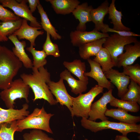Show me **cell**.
<instances>
[{"label": "cell", "instance_id": "cell-1", "mask_svg": "<svg viewBox=\"0 0 140 140\" xmlns=\"http://www.w3.org/2000/svg\"><path fill=\"white\" fill-rule=\"evenodd\" d=\"M32 69V74L23 73L20 75V77L32 89L34 95L33 101L43 99L51 105H55L57 103L56 100L54 99L47 84L51 80L50 73L44 66L38 69Z\"/></svg>", "mask_w": 140, "mask_h": 140}, {"label": "cell", "instance_id": "cell-2", "mask_svg": "<svg viewBox=\"0 0 140 140\" xmlns=\"http://www.w3.org/2000/svg\"><path fill=\"white\" fill-rule=\"evenodd\" d=\"M23 64L7 47L0 45V89L9 88Z\"/></svg>", "mask_w": 140, "mask_h": 140}, {"label": "cell", "instance_id": "cell-3", "mask_svg": "<svg viewBox=\"0 0 140 140\" xmlns=\"http://www.w3.org/2000/svg\"><path fill=\"white\" fill-rule=\"evenodd\" d=\"M54 114L48 113L43 107L35 108L33 112L23 119L17 120V131L27 129H38L53 134L50 125V121Z\"/></svg>", "mask_w": 140, "mask_h": 140}, {"label": "cell", "instance_id": "cell-4", "mask_svg": "<svg viewBox=\"0 0 140 140\" xmlns=\"http://www.w3.org/2000/svg\"><path fill=\"white\" fill-rule=\"evenodd\" d=\"M81 126L85 129L96 133L103 130L111 129L118 131L123 135L127 136L131 132L140 133V124H131L121 122H117L106 120L99 122L82 118Z\"/></svg>", "mask_w": 140, "mask_h": 140}, {"label": "cell", "instance_id": "cell-5", "mask_svg": "<svg viewBox=\"0 0 140 140\" xmlns=\"http://www.w3.org/2000/svg\"><path fill=\"white\" fill-rule=\"evenodd\" d=\"M103 88L96 85L87 93L73 97L72 106V117L76 116L88 119L92 103L95 98L102 93Z\"/></svg>", "mask_w": 140, "mask_h": 140}, {"label": "cell", "instance_id": "cell-6", "mask_svg": "<svg viewBox=\"0 0 140 140\" xmlns=\"http://www.w3.org/2000/svg\"><path fill=\"white\" fill-rule=\"evenodd\" d=\"M30 88L21 78L13 81L10 87L0 92V97L8 109L14 108L16 99L24 98L27 103L29 102V95Z\"/></svg>", "mask_w": 140, "mask_h": 140}, {"label": "cell", "instance_id": "cell-7", "mask_svg": "<svg viewBox=\"0 0 140 140\" xmlns=\"http://www.w3.org/2000/svg\"><path fill=\"white\" fill-rule=\"evenodd\" d=\"M137 41L136 37L122 36L114 33L106 38L103 47L109 51L113 62L116 66L118 57L123 53L125 46Z\"/></svg>", "mask_w": 140, "mask_h": 140}, {"label": "cell", "instance_id": "cell-8", "mask_svg": "<svg viewBox=\"0 0 140 140\" xmlns=\"http://www.w3.org/2000/svg\"><path fill=\"white\" fill-rule=\"evenodd\" d=\"M27 2L26 0H0V3L3 7L11 9L16 16L30 21V26L42 28L40 23L30 11Z\"/></svg>", "mask_w": 140, "mask_h": 140}, {"label": "cell", "instance_id": "cell-9", "mask_svg": "<svg viewBox=\"0 0 140 140\" xmlns=\"http://www.w3.org/2000/svg\"><path fill=\"white\" fill-rule=\"evenodd\" d=\"M113 89L104 93L98 100L92 104L89 114L88 119L95 121L97 119L102 121L108 120V118L105 115L107 109V105L115 98L112 94Z\"/></svg>", "mask_w": 140, "mask_h": 140}, {"label": "cell", "instance_id": "cell-10", "mask_svg": "<svg viewBox=\"0 0 140 140\" xmlns=\"http://www.w3.org/2000/svg\"><path fill=\"white\" fill-rule=\"evenodd\" d=\"M63 80L61 78L57 82L51 80L47 84L51 93L56 98L57 103L66 106L71 114L73 97L68 93Z\"/></svg>", "mask_w": 140, "mask_h": 140}, {"label": "cell", "instance_id": "cell-11", "mask_svg": "<svg viewBox=\"0 0 140 140\" xmlns=\"http://www.w3.org/2000/svg\"><path fill=\"white\" fill-rule=\"evenodd\" d=\"M109 36L107 33L101 32L94 29L90 31H82L76 30L71 31L70 34L71 42L72 45L79 47L92 41L108 37Z\"/></svg>", "mask_w": 140, "mask_h": 140}, {"label": "cell", "instance_id": "cell-12", "mask_svg": "<svg viewBox=\"0 0 140 140\" xmlns=\"http://www.w3.org/2000/svg\"><path fill=\"white\" fill-rule=\"evenodd\" d=\"M104 73L107 78L109 79L110 82L116 87L118 96L121 98L128 90L130 80L129 76L113 68Z\"/></svg>", "mask_w": 140, "mask_h": 140}, {"label": "cell", "instance_id": "cell-13", "mask_svg": "<svg viewBox=\"0 0 140 140\" xmlns=\"http://www.w3.org/2000/svg\"><path fill=\"white\" fill-rule=\"evenodd\" d=\"M134 43L125 45L124 48L125 52L118 57L116 66L118 68L132 65L140 57V42L138 40Z\"/></svg>", "mask_w": 140, "mask_h": 140}, {"label": "cell", "instance_id": "cell-14", "mask_svg": "<svg viewBox=\"0 0 140 140\" xmlns=\"http://www.w3.org/2000/svg\"><path fill=\"white\" fill-rule=\"evenodd\" d=\"M41 28L29 25L27 21L23 19L20 27L13 34L16 36L19 40L25 39L29 40L30 43V45L34 47L36 45L35 41L36 38L44 33L43 30H38Z\"/></svg>", "mask_w": 140, "mask_h": 140}, {"label": "cell", "instance_id": "cell-15", "mask_svg": "<svg viewBox=\"0 0 140 140\" xmlns=\"http://www.w3.org/2000/svg\"><path fill=\"white\" fill-rule=\"evenodd\" d=\"M87 61L91 69L89 72H85L84 76L93 78L97 82V85L103 88H107L108 90L113 89L114 87L106 77L100 65L90 58Z\"/></svg>", "mask_w": 140, "mask_h": 140}, {"label": "cell", "instance_id": "cell-16", "mask_svg": "<svg viewBox=\"0 0 140 140\" xmlns=\"http://www.w3.org/2000/svg\"><path fill=\"white\" fill-rule=\"evenodd\" d=\"M8 38L14 45L12 51L15 55L22 62L25 68L32 69L33 67L32 62L25 50L26 46V41H19L17 36L13 34L9 36Z\"/></svg>", "mask_w": 140, "mask_h": 140}, {"label": "cell", "instance_id": "cell-17", "mask_svg": "<svg viewBox=\"0 0 140 140\" xmlns=\"http://www.w3.org/2000/svg\"><path fill=\"white\" fill-rule=\"evenodd\" d=\"M93 9L92 5H89L87 3L85 2L78 5L73 12L75 18L79 21L76 30L85 31L86 23L91 22L90 13Z\"/></svg>", "mask_w": 140, "mask_h": 140}, {"label": "cell", "instance_id": "cell-18", "mask_svg": "<svg viewBox=\"0 0 140 140\" xmlns=\"http://www.w3.org/2000/svg\"><path fill=\"white\" fill-rule=\"evenodd\" d=\"M29 107L27 103L22 105V108L20 109L14 108L4 109L0 107V124L23 119L30 114L27 110Z\"/></svg>", "mask_w": 140, "mask_h": 140}, {"label": "cell", "instance_id": "cell-19", "mask_svg": "<svg viewBox=\"0 0 140 140\" xmlns=\"http://www.w3.org/2000/svg\"><path fill=\"white\" fill-rule=\"evenodd\" d=\"M109 4L106 0L97 8L93 9L91 11L90 16L91 22L95 24L94 29L100 31L104 27L105 24L103 22L105 16L108 13Z\"/></svg>", "mask_w": 140, "mask_h": 140}, {"label": "cell", "instance_id": "cell-20", "mask_svg": "<svg viewBox=\"0 0 140 140\" xmlns=\"http://www.w3.org/2000/svg\"><path fill=\"white\" fill-rule=\"evenodd\" d=\"M106 38L98 39L79 46V52L80 57L84 60H87L91 57L95 56L103 47Z\"/></svg>", "mask_w": 140, "mask_h": 140}, {"label": "cell", "instance_id": "cell-21", "mask_svg": "<svg viewBox=\"0 0 140 140\" xmlns=\"http://www.w3.org/2000/svg\"><path fill=\"white\" fill-rule=\"evenodd\" d=\"M105 115L120 121V122L131 124H136L140 121V116L131 115L122 109H107Z\"/></svg>", "mask_w": 140, "mask_h": 140}, {"label": "cell", "instance_id": "cell-22", "mask_svg": "<svg viewBox=\"0 0 140 140\" xmlns=\"http://www.w3.org/2000/svg\"><path fill=\"white\" fill-rule=\"evenodd\" d=\"M57 14L65 15L72 13L80 2L78 0H46Z\"/></svg>", "mask_w": 140, "mask_h": 140}, {"label": "cell", "instance_id": "cell-23", "mask_svg": "<svg viewBox=\"0 0 140 140\" xmlns=\"http://www.w3.org/2000/svg\"><path fill=\"white\" fill-rule=\"evenodd\" d=\"M60 78L66 80L71 88V92L77 95L86 91L87 88L88 81H83L75 79L71 75V72L65 69L60 74Z\"/></svg>", "mask_w": 140, "mask_h": 140}, {"label": "cell", "instance_id": "cell-24", "mask_svg": "<svg viewBox=\"0 0 140 140\" xmlns=\"http://www.w3.org/2000/svg\"><path fill=\"white\" fill-rule=\"evenodd\" d=\"M115 1V0H112L108 9V18L111 19V23L113 25L112 29L117 31H130L131 29L125 26L122 23L121 19L123 15L121 11L117 10Z\"/></svg>", "mask_w": 140, "mask_h": 140}, {"label": "cell", "instance_id": "cell-25", "mask_svg": "<svg viewBox=\"0 0 140 140\" xmlns=\"http://www.w3.org/2000/svg\"><path fill=\"white\" fill-rule=\"evenodd\" d=\"M22 20L0 22V43L8 41V37L13 34L20 27Z\"/></svg>", "mask_w": 140, "mask_h": 140}, {"label": "cell", "instance_id": "cell-26", "mask_svg": "<svg viewBox=\"0 0 140 140\" xmlns=\"http://www.w3.org/2000/svg\"><path fill=\"white\" fill-rule=\"evenodd\" d=\"M63 64L67 70L78 77L79 80L88 81V77L84 75L86 70L85 62L76 59L71 62L64 61Z\"/></svg>", "mask_w": 140, "mask_h": 140}, {"label": "cell", "instance_id": "cell-27", "mask_svg": "<svg viewBox=\"0 0 140 140\" xmlns=\"http://www.w3.org/2000/svg\"><path fill=\"white\" fill-rule=\"evenodd\" d=\"M37 8L39 13L41 20L40 24L41 28L48 33L52 38L55 40L60 39L61 36L57 32V30L51 23L46 12L40 3L37 6Z\"/></svg>", "mask_w": 140, "mask_h": 140}, {"label": "cell", "instance_id": "cell-28", "mask_svg": "<svg viewBox=\"0 0 140 140\" xmlns=\"http://www.w3.org/2000/svg\"><path fill=\"white\" fill-rule=\"evenodd\" d=\"M93 60L101 66L103 72L108 71L115 66L110 53L107 50L103 47Z\"/></svg>", "mask_w": 140, "mask_h": 140}, {"label": "cell", "instance_id": "cell-29", "mask_svg": "<svg viewBox=\"0 0 140 140\" xmlns=\"http://www.w3.org/2000/svg\"><path fill=\"white\" fill-rule=\"evenodd\" d=\"M17 121L0 124V140H14V134L18 129Z\"/></svg>", "mask_w": 140, "mask_h": 140}, {"label": "cell", "instance_id": "cell-30", "mask_svg": "<svg viewBox=\"0 0 140 140\" xmlns=\"http://www.w3.org/2000/svg\"><path fill=\"white\" fill-rule=\"evenodd\" d=\"M26 50L31 54L33 57V67L32 68L38 69L47 64L46 58L47 55L43 50H36L33 46L30 45V46L26 48Z\"/></svg>", "mask_w": 140, "mask_h": 140}, {"label": "cell", "instance_id": "cell-31", "mask_svg": "<svg viewBox=\"0 0 140 140\" xmlns=\"http://www.w3.org/2000/svg\"><path fill=\"white\" fill-rule=\"evenodd\" d=\"M127 92L121 98V100L137 102L140 104V86L131 80Z\"/></svg>", "mask_w": 140, "mask_h": 140}, {"label": "cell", "instance_id": "cell-32", "mask_svg": "<svg viewBox=\"0 0 140 140\" xmlns=\"http://www.w3.org/2000/svg\"><path fill=\"white\" fill-rule=\"evenodd\" d=\"M109 103L112 106L117 107L131 112H137L140 109V107L137 102L119 99L115 97Z\"/></svg>", "mask_w": 140, "mask_h": 140}, {"label": "cell", "instance_id": "cell-33", "mask_svg": "<svg viewBox=\"0 0 140 140\" xmlns=\"http://www.w3.org/2000/svg\"><path fill=\"white\" fill-rule=\"evenodd\" d=\"M122 72L140 86V65L138 64L123 67Z\"/></svg>", "mask_w": 140, "mask_h": 140}, {"label": "cell", "instance_id": "cell-34", "mask_svg": "<svg viewBox=\"0 0 140 140\" xmlns=\"http://www.w3.org/2000/svg\"><path fill=\"white\" fill-rule=\"evenodd\" d=\"M46 34V40L43 46V50L47 56L51 55L55 57H59L60 54L58 45L52 42L50 34L48 33Z\"/></svg>", "mask_w": 140, "mask_h": 140}, {"label": "cell", "instance_id": "cell-35", "mask_svg": "<svg viewBox=\"0 0 140 140\" xmlns=\"http://www.w3.org/2000/svg\"><path fill=\"white\" fill-rule=\"evenodd\" d=\"M24 140H55L48 136L42 130L33 129L29 133H25L23 135Z\"/></svg>", "mask_w": 140, "mask_h": 140}, {"label": "cell", "instance_id": "cell-36", "mask_svg": "<svg viewBox=\"0 0 140 140\" xmlns=\"http://www.w3.org/2000/svg\"><path fill=\"white\" fill-rule=\"evenodd\" d=\"M20 18L11 11L0 4V21L1 22L15 21Z\"/></svg>", "mask_w": 140, "mask_h": 140}, {"label": "cell", "instance_id": "cell-37", "mask_svg": "<svg viewBox=\"0 0 140 140\" xmlns=\"http://www.w3.org/2000/svg\"><path fill=\"white\" fill-rule=\"evenodd\" d=\"M102 33H107L108 32H114L120 36L124 37H140V35L130 31H119L114 30L110 28L109 26L105 24L104 28L101 31Z\"/></svg>", "mask_w": 140, "mask_h": 140}, {"label": "cell", "instance_id": "cell-38", "mask_svg": "<svg viewBox=\"0 0 140 140\" xmlns=\"http://www.w3.org/2000/svg\"><path fill=\"white\" fill-rule=\"evenodd\" d=\"M29 4V8L31 12L32 13L36 10L37 6L40 3L39 0H27Z\"/></svg>", "mask_w": 140, "mask_h": 140}, {"label": "cell", "instance_id": "cell-39", "mask_svg": "<svg viewBox=\"0 0 140 140\" xmlns=\"http://www.w3.org/2000/svg\"><path fill=\"white\" fill-rule=\"evenodd\" d=\"M115 140H130L128 138L127 136L117 135L115 137Z\"/></svg>", "mask_w": 140, "mask_h": 140}, {"label": "cell", "instance_id": "cell-40", "mask_svg": "<svg viewBox=\"0 0 140 140\" xmlns=\"http://www.w3.org/2000/svg\"><path fill=\"white\" fill-rule=\"evenodd\" d=\"M85 140H88L87 139H85Z\"/></svg>", "mask_w": 140, "mask_h": 140}]
</instances>
